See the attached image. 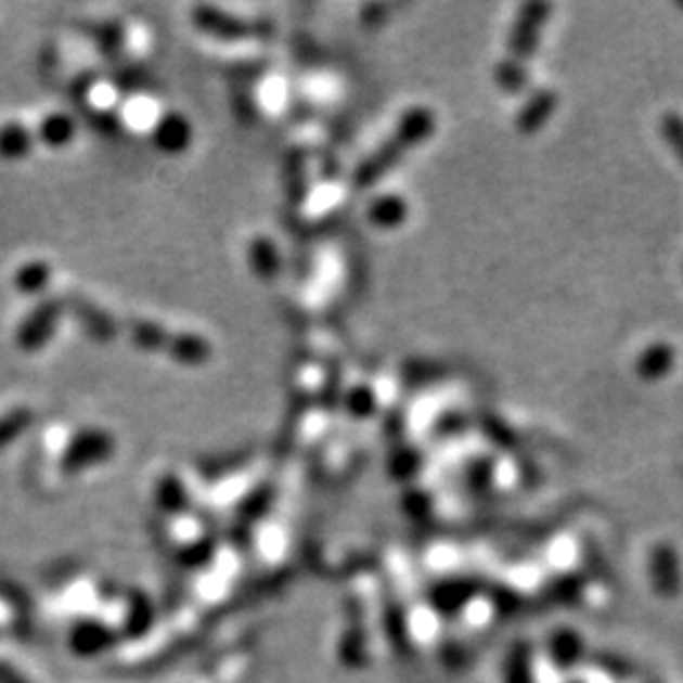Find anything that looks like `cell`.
<instances>
[{"mask_svg": "<svg viewBox=\"0 0 683 683\" xmlns=\"http://www.w3.org/2000/svg\"><path fill=\"white\" fill-rule=\"evenodd\" d=\"M63 314H67L63 297H49L38 301V306L25 317V321L16 330L18 346L25 352L42 350L53 338L55 330H59Z\"/></svg>", "mask_w": 683, "mask_h": 683, "instance_id": "obj_1", "label": "cell"}, {"mask_svg": "<svg viewBox=\"0 0 683 683\" xmlns=\"http://www.w3.org/2000/svg\"><path fill=\"white\" fill-rule=\"evenodd\" d=\"M65 299V308L67 312H72L76 317V321L80 323V327L93 338L98 340V344H108V340H113L118 336L120 332V325L113 321V317L98 308L91 299L87 297H63Z\"/></svg>", "mask_w": 683, "mask_h": 683, "instance_id": "obj_2", "label": "cell"}, {"mask_svg": "<svg viewBox=\"0 0 683 683\" xmlns=\"http://www.w3.org/2000/svg\"><path fill=\"white\" fill-rule=\"evenodd\" d=\"M151 140L166 155L184 153L193 144V125L178 111L162 113L151 129Z\"/></svg>", "mask_w": 683, "mask_h": 683, "instance_id": "obj_3", "label": "cell"}, {"mask_svg": "<svg viewBox=\"0 0 683 683\" xmlns=\"http://www.w3.org/2000/svg\"><path fill=\"white\" fill-rule=\"evenodd\" d=\"M193 21L204 34L221 40H246L257 34V29L246 21H240L237 16L225 14L217 8H195Z\"/></svg>", "mask_w": 683, "mask_h": 683, "instance_id": "obj_4", "label": "cell"}, {"mask_svg": "<svg viewBox=\"0 0 683 683\" xmlns=\"http://www.w3.org/2000/svg\"><path fill=\"white\" fill-rule=\"evenodd\" d=\"M166 357L173 359L180 365L186 368H199L206 365L212 357V348L202 334L195 332H170Z\"/></svg>", "mask_w": 683, "mask_h": 683, "instance_id": "obj_5", "label": "cell"}, {"mask_svg": "<svg viewBox=\"0 0 683 683\" xmlns=\"http://www.w3.org/2000/svg\"><path fill=\"white\" fill-rule=\"evenodd\" d=\"M111 447H113V440L108 438L106 431L85 429L67 442L65 459L76 465H87L95 459H104V455L111 451Z\"/></svg>", "mask_w": 683, "mask_h": 683, "instance_id": "obj_6", "label": "cell"}, {"mask_svg": "<svg viewBox=\"0 0 683 683\" xmlns=\"http://www.w3.org/2000/svg\"><path fill=\"white\" fill-rule=\"evenodd\" d=\"M76 120L67 113H49V116L42 118L38 131H36V140H40V144L49 146V149H65L74 142L76 138Z\"/></svg>", "mask_w": 683, "mask_h": 683, "instance_id": "obj_7", "label": "cell"}, {"mask_svg": "<svg viewBox=\"0 0 683 683\" xmlns=\"http://www.w3.org/2000/svg\"><path fill=\"white\" fill-rule=\"evenodd\" d=\"M127 332H129L131 344L136 348H140L142 352H164L168 346L170 332L173 330H168L166 325H162L157 321L140 317L127 325Z\"/></svg>", "mask_w": 683, "mask_h": 683, "instance_id": "obj_8", "label": "cell"}, {"mask_svg": "<svg viewBox=\"0 0 683 683\" xmlns=\"http://www.w3.org/2000/svg\"><path fill=\"white\" fill-rule=\"evenodd\" d=\"M36 144V131L23 123H8L0 127V157L23 159L31 153Z\"/></svg>", "mask_w": 683, "mask_h": 683, "instance_id": "obj_9", "label": "cell"}, {"mask_svg": "<svg viewBox=\"0 0 683 683\" xmlns=\"http://www.w3.org/2000/svg\"><path fill=\"white\" fill-rule=\"evenodd\" d=\"M53 279V270L49 263L44 261H27L23 263L16 274H14V286L29 297H38L44 295L51 286Z\"/></svg>", "mask_w": 683, "mask_h": 683, "instance_id": "obj_10", "label": "cell"}, {"mask_svg": "<svg viewBox=\"0 0 683 683\" xmlns=\"http://www.w3.org/2000/svg\"><path fill=\"white\" fill-rule=\"evenodd\" d=\"M250 263H253V270L259 274V276H274L276 270H279V255H276V248L270 240L266 237H257L253 244H250Z\"/></svg>", "mask_w": 683, "mask_h": 683, "instance_id": "obj_11", "label": "cell"}, {"mask_svg": "<svg viewBox=\"0 0 683 683\" xmlns=\"http://www.w3.org/2000/svg\"><path fill=\"white\" fill-rule=\"evenodd\" d=\"M31 421H34V414L27 408H14L0 416V447L10 444L16 436H21L29 427Z\"/></svg>", "mask_w": 683, "mask_h": 683, "instance_id": "obj_12", "label": "cell"}]
</instances>
